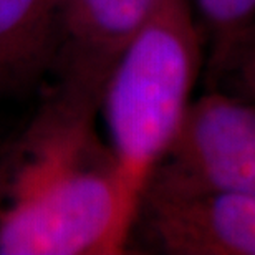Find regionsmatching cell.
<instances>
[{
	"label": "cell",
	"instance_id": "obj_1",
	"mask_svg": "<svg viewBox=\"0 0 255 255\" xmlns=\"http://www.w3.org/2000/svg\"><path fill=\"white\" fill-rule=\"evenodd\" d=\"M96 110L50 93L0 146V255H116L134 231Z\"/></svg>",
	"mask_w": 255,
	"mask_h": 255
},
{
	"label": "cell",
	"instance_id": "obj_2",
	"mask_svg": "<svg viewBox=\"0 0 255 255\" xmlns=\"http://www.w3.org/2000/svg\"><path fill=\"white\" fill-rule=\"evenodd\" d=\"M191 0H161L111 70L100 98L108 144L128 207L137 209L171 149L201 68V33Z\"/></svg>",
	"mask_w": 255,
	"mask_h": 255
},
{
	"label": "cell",
	"instance_id": "obj_3",
	"mask_svg": "<svg viewBox=\"0 0 255 255\" xmlns=\"http://www.w3.org/2000/svg\"><path fill=\"white\" fill-rule=\"evenodd\" d=\"M149 182L186 191L255 194V98L207 93L192 100Z\"/></svg>",
	"mask_w": 255,
	"mask_h": 255
},
{
	"label": "cell",
	"instance_id": "obj_4",
	"mask_svg": "<svg viewBox=\"0 0 255 255\" xmlns=\"http://www.w3.org/2000/svg\"><path fill=\"white\" fill-rule=\"evenodd\" d=\"M161 0H60L52 95L98 111L111 70Z\"/></svg>",
	"mask_w": 255,
	"mask_h": 255
},
{
	"label": "cell",
	"instance_id": "obj_5",
	"mask_svg": "<svg viewBox=\"0 0 255 255\" xmlns=\"http://www.w3.org/2000/svg\"><path fill=\"white\" fill-rule=\"evenodd\" d=\"M171 255H255V194L149 182L134 227Z\"/></svg>",
	"mask_w": 255,
	"mask_h": 255
},
{
	"label": "cell",
	"instance_id": "obj_6",
	"mask_svg": "<svg viewBox=\"0 0 255 255\" xmlns=\"http://www.w3.org/2000/svg\"><path fill=\"white\" fill-rule=\"evenodd\" d=\"M60 0H0V96L28 90L48 73Z\"/></svg>",
	"mask_w": 255,
	"mask_h": 255
},
{
	"label": "cell",
	"instance_id": "obj_7",
	"mask_svg": "<svg viewBox=\"0 0 255 255\" xmlns=\"http://www.w3.org/2000/svg\"><path fill=\"white\" fill-rule=\"evenodd\" d=\"M197 20L209 32L216 63L226 66L252 32L255 0H192Z\"/></svg>",
	"mask_w": 255,
	"mask_h": 255
},
{
	"label": "cell",
	"instance_id": "obj_8",
	"mask_svg": "<svg viewBox=\"0 0 255 255\" xmlns=\"http://www.w3.org/2000/svg\"><path fill=\"white\" fill-rule=\"evenodd\" d=\"M236 63V73L237 78L242 81V86L246 93L255 98V48L254 47H244L234 55V58L227 63Z\"/></svg>",
	"mask_w": 255,
	"mask_h": 255
},
{
	"label": "cell",
	"instance_id": "obj_9",
	"mask_svg": "<svg viewBox=\"0 0 255 255\" xmlns=\"http://www.w3.org/2000/svg\"><path fill=\"white\" fill-rule=\"evenodd\" d=\"M244 47H254V48H255V43H254V42H247V43H244L241 48H244Z\"/></svg>",
	"mask_w": 255,
	"mask_h": 255
}]
</instances>
